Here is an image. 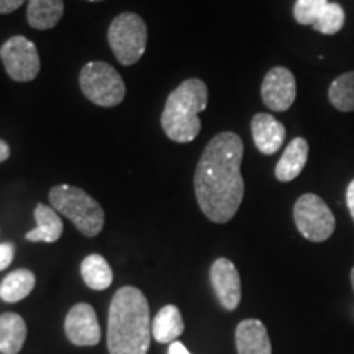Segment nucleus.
<instances>
[{"label":"nucleus","instance_id":"nucleus-1","mask_svg":"<svg viewBox=\"0 0 354 354\" xmlns=\"http://www.w3.org/2000/svg\"><path fill=\"white\" fill-rule=\"evenodd\" d=\"M245 146L233 131H221L209 141L197 162L194 189L202 214L214 223H227L245 197L241 161Z\"/></svg>","mask_w":354,"mask_h":354},{"label":"nucleus","instance_id":"nucleus-2","mask_svg":"<svg viewBox=\"0 0 354 354\" xmlns=\"http://www.w3.org/2000/svg\"><path fill=\"white\" fill-rule=\"evenodd\" d=\"M151 343V318L145 294L127 286L117 290L109 308L110 354H146Z\"/></svg>","mask_w":354,"mask_h":354},{"label":"nucleus","instance_id":"nucleus-3","mask_svg":"<svg viewBox=\"0 0 354 354\" xmlns=\"http://www.w3.org/2000/svg\"><path fill=\"white\" fill-rule=\"evenodd\" d=\"M209 104V87L202 79H185L167 97L161 115V127L166 136L176 143H190L202 130L198 113Z\"/></svg>","mask_w":354,"mask_h":354},{"label":"nucleus","instance_id":"nucleus-4","mask_svg":"<svg viewBox=\"0 0 354 354\" xmlns=\"http://www.w3.org/2000/svg\"><path fill=\"white\" fill-rule=\"evenodd\" d=\"M50 202L53 209L73 221L84 236L94 238L104 228V209L81 187L66 184L55 185L50 190Z\"/></svg>","mask_w":354,"mask_h":354},{"label":"nucleus","instance_id":"nucleus-5","mask_svg":"<svg viewBox=\"0 0 354 354\" xmlns=\"http://www.w3.org/2000/svg\"><path fill=\"white\" fill-rule=\"evenodd\" d=\"M79 86L87 100L99 107H117L125 99V82L118 71L104 61H91L81 69Z\"/></svg>","mask_w":354,"mask_h":354},{"label":"nucleus","instance_id":"nucleus-6","mask_svg":"<svg viewBox=\"0 0 354 354\" xmlns=\"http://www.w3.org/2000/svg\"><path fill=\"white\" fill-rule=\"evenodd\" d=\"M109 44L117 61L123 66H131L143 57L148 43V26L140 15L123 12L113 19L109 26Z\"/></svg>","mask_w":354,"mask_h":354},{"label":"nucleus","instance_id":"nucleus-7","mask_svg":"<svg viewBox=\"0 0 354 354\" xmlns=\"http://www.w3.org/2000/svg\"><path fill=\"white\" fill-rule=\"evenodd\" d=\"M295 227L308 241H326L335 233L336 220L333 212L317 194H304L294 205Z\"/></svg>","mask_w":354,"mask_h":354},{"label":"nucleus","instance_id":"nucleus-8","mask_svg":"<svg viewBox=\"0 0 354 354\" xmlns=\"http://www.w3.org/2000/svg\"><path fill=\"white\" fill-rule=\"evenodd\" d=\"M0 59H2L8 77L17 82L33 81L41 69L37 44L21 35L8 38L2 44Z\"/></svg>","mask_w":354,"mask_h":354},{"label":"nucleus","instance_id":"nucleus-9","mask_svg":"<svg viewBox=\"0 0 354 354\" xmlns=\"http://www.w3.org/2000/svg\"><path fill=\"white\" fill-rule=\"evenodd\" d=\"M264 105L272 112H286L294 105L297 97V82L287 68L276 66L264 76L261 86Z\"/></svg>","mask_w":354,"mask_h":354},{"label":"nucleus","instance_id":"nucleus-10","mask_svg":"<svg viewBox=\"0 0 354 354\" xmlns=\"http://www.w3.org/2000/svg\"><path fill=\"white\" fill-rule=\"evenodd\" d=\"M210 282L216 299L225 310H236L241 302V279L236 266L227 258H218L210 268Z\"/></svg>","mask_w":354,"mask_h":354},{"label":"nucleus","instance_id":"nucleus-11","mask_svg":"<svg viewBox=\"0 0 354 354\" xmlns=\"http://www.w3.org/2000/svg\"><path fill=\"white\" fill-rule=\"evenodd\" d=\"M68 339L76 346H95L100 342V326L95 310L88 304H77L69 310L64 322Z\"/></svg>","mask_w":354,"mask_h":354},{"label":"nucleus","instance_id":"nucleus-12","mask_svg":"<svg viewBox=\"0 0 354 354\" xmlns=\"http://www.w3.org/2000/svg\"><path fill=\"white\" fill-rule=\"evenodd\" d=\"M256 148L263 154H276L286 140V127L271 113H256L251 120Z\"/></svg>","mask_w":354,"mask_h":354},{"label":"nucleus","instance_id":"nucleus-13","mask_svg":"<svg viewBox=\"0 0 354 354\" xmlns=\"http://www.w3.org/2000/svg\"><path fill=\"white\" fill-rule=\"evenodd\" d=\"M234 338L238 354H272L271 339L263 322L243 320L236 326Z\"/></svg>","mask_w":354,"mask_h":354},{"label":"nucleus","instance_id":"nucleus-14","mask_svg":"<svg viewBox=\"0 0 354 354\" xmlns=\"http://www.w3.org/2000/svg\"><path fill=\"white\" fill-rule=\"evenodd\" d=\"M308 143L305 138H294L287 145L281 159L276 165V177L281 183H290L302 174L308 161Z\"/></svg>","mask_w":354,"mask_h":354},{"label":"nucleus","instance_id":"nucleus-15","mask_svg":"<svg viewBox=\"0 0 354 354\" xmlns=\"http://www.w3.org/2000/svg\"><path fill=\"white\" fill-rule=\"evenodd\" d=\"M64 15L63 0H28L26 20L35 30H51Z\"/></svg>","mask_w":354,"mask_h":354},{"label":"nucleus","instance_id":"nucleus-16","mask_svg":"<svg viewBox=\"0 0 354 354\" xmlns=\"http://www.w3.org/2000/svg\"><path fill=\"white\" fill-rule=\"evenodd\" d=\"M35 220H37L38 227L26 233V240L44 243H55L59 240L63 234V220L59 218L53 207L38 203L35 209Z\"/></svg>","mask_w":354,"mask_h":354},{"label":"nucleus","instance_id":"nucleus-17","mask_svg":"<svg viewBox=\"0 0 354 354\" xmlns=\"http://www.w3.org/2000/svg\"><path fill=\"white\" fill-rule=\"evenodd\" d=\"M184 331V320L176 305H166L151 323V335L158 343H174Z\"/></svg>","mask_w":354,"mask_h":354},{"label":"nucleus","instance_id":"nucleus-18","mask_svg":"<svg viewBox=\"0 0 354 354\" xmlns=\"http://www.w3.org/2000/svg\"><path fill=\"white\" fill-rule=\"evenodd\" d=\"M26 325L20 315L7 312L0 315V353L17 354L24 348Z\"/></svg>","mask_w":354,"mask_h":354},{"label":"nucleus","instance_id":"nucleus-19","mask_svg":"<svg viewBox=\"0 0 354 354\" xmlns=\"http://www.w3.org/2000/svg\"><path fill=\"white\" fill-rule=\"evenodd\" d=\"M37 284V277L28 269H17L8 274L0 284V299L3 302L15 304L19 300L28 297L30 292L35 289Z\"/></svg>","mask_w":354,"mask_h":354},{"label":"nucleus","instance_id":"nucleus-20","mask_svg":"<svg viewBox=\"0 0 354 354\" xmlns=\"http://www.w3.org/2000/svg\"><path fill=\"white\" fill-rule=\"evenodd\" d=\"M81 274L86 286L94 290L109 289L113 282L112 268L100 254H88L81 264Z\"/></svg>","mask_w":354,"mask_h":354},{"label":"nucleus","instance_id":"nucleus-21","mask_svg":"<svg viewBox=\"0 0 354 354\" xmlns=\"http://www.w3.org/2000/svg\"><path fill=\"white\" fill-rule=\"evenodd\" d=\"M330 104L339 112H354V71L339 74L328 88Z\"/></svg>","mask_w":354,"mask_h":354},{"label":"nucleus","instance_id":"nucleus-22","mask_svg":"<svg viewBox=\"0 0 354 354\" xmlns=\"http://www.w3.org/2000/svg\"><path fill=\"white\" fill-rule=\"evenodd\" d=\"M344 20H346V17H344L343 7L339 3L330 2L328 6L323 8L322 15L318 17L312 26L315 32H320L323 35H336L343 30Z\"/></svg>","mask_w":354,"mask_h":354},{"label":"nucleus","instance_id":"nucleus-23","mask_svg":"<svg viewBox=\"0 0 354 354\" xmlns=\"http://www.w3.org/2000/svg\"><path fill=\"white\" fill-rule=\"evenodd\" d=\"M328 3V0H297L294 6V19L299 25H313Z\"/></svg>","mask_w":354,"mask_h":354},{"label":"nucleus","instance_id":"nucleus-24","mask_svg":"<svg viewBox=\"0 0 354 354\" xmlns=\"http://www.w3.org/2000/svg\"><path fill=\"white\" fill-rule=\"evenodd\" d=\"M13 256H15V248L12 243H2L0 245V271H3L12 264Z\"/></svg>","mask_w":354,"mask_h":354},{"label":"nucleus","instance_id":"nucleus-25","mask_svg":"<svg viewBox=\"0 0 354 354\" xmlns=\"http://www.w3.org/2000/svg\"><path fill=\"white\" fill-rule=\"evenodd\" d=\"M25 3V0H0V13H12L17 8H20Z\"/></svg>","mask_w":354,"mask_h":354},{"label":"nucleus","instance_id":"nucleus-26","mask_svg":"<svg viewBox=\"0 0 354 354\" xmlns=\"http://www.w3.org/2000/svg\"><path fill=\"white\" fill-rule=\"evenodd\" d=\"M346 203H348V209L349 214H351L353 220H354V179L349 183L348 190H346Z\"/></svg>","mask_w":354,"mask_h":354},{"label":"nucleus","instance_id":"nucleus-27","mask_svg":"<svg viewBox=\"0 0 354 354\" xmlns=\"http://www.w3.org/2000/svg\"><path fill=\"white\" fill-rule=\"evenodd\" d=\"M167 354H192V353H189L187 348H185L180 342H174V343L169 344Z\"/></svg>","mask_w":354,"mask_h":354},{"label":"nucleus","instance_id":"nucleus-28","mask_svg":"<svg viewBox=\"0 0 354 354\" xmlns=\"http://www.w3.org/2000/svg\"><path fill=\"white\" fill-rule=\"evenodd\" d=\"M8 158H10V146L3 140H0V162L7 161Z\"/></svg>","mask_w":354,"mask_h":354},{"label":"nucleus","instance_id":"nucleus-29","mask_svg":"<svg viewBox=\"0 0 354 354\" xmlns=\"http://www.w3.org/2000/svg\"><path fill=\"white\" fill-rule=\"evenodd\" d=\"M351 284H353V290H354V268L351 269Z\"/></svg>","mask_w":354,"mask_h":354},{"label":"nucleus","instance_id":"nucleus-30","mask_svg":"<svg viewBox=\"0 0 354 354\" xmlns=\"http://www.w3.org/2000/svg\"><path fill=\"white\" fill-rule=\"evenodd\" d=\"M87 2H102V0H87Z\"/></svg>","mask_w":354,"mask_h":354}]
</instances>
